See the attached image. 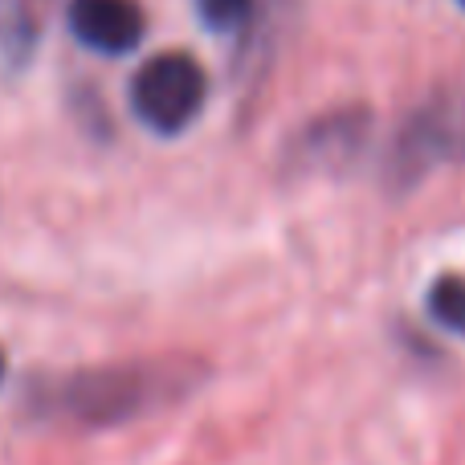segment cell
Segmentation results:
<instances>
[{
	"mask_svg": "<svg viewBox=\"0 0 465 465\" xmlns=\"http://www.w3.org/2000/svg\"><path fill=\"white\" fill-rule=\"evenodd\" d=\"M461 8H465V0H461Z\"/></svg>",
	"mask_w": 465,
	"mask_h": 465,
	"instance_id": "30bf717a",
	"label": "cell"
},
{
	"mask_svg": "<svg viewBox=\"0 0 465 465\" xmlns=\"http://www.w3.org/2000/svg\"><path fill=\"white\" fill-rule=\"evenodd\" d=\"M209 98L204 65L193 54H155L131 78V111L155 135H180L196 123Z\"/></svg>",
	"mask_w": 465,
	"mask_h": 465,
	"instance_id": "7a4b0ae2",
	"label": "cell"
},
{
	"mask_svg": "<svg viewBox=\"0 0 465 465\" xmlns=\"http://www.w3.org/2000/svg\"><path fill=\"white\" fill-rule=\"evenodd\" d=\"M425 306L437 327L465 339V273H441V278L429 286Z\"/></svg>",
	"mask_w": 465,
	"mask_h": 465,
	"instance_id": "8992f818",
	"label": "cell"
},
{
	"mask_svg": "<svg viewBox=\"0 0 465 465\" xmlns=\"http://www.w3.org/2000/svg\"><path fill=\"white\" fill-rule=\"evenodd\" d=\"M0 380H5V351H0Z\"/></svg>",
	"mask_w": 465,
	"mask_h": 465,
	"instance_id": "9c48e42d",
	"label": "cell"
},
{
	"mask_svg": "<svg viewBox=\"0 0 465 465\" xmlns=\"http://www.w3.org/2000/svg\"><path fill=\"white\" fill-rule=\"evenodd\" d=\"M209 368L188 355H152V360H119L103 368H82L49 384L37 396V409L49 417L74 420L82 429H111L139 420L155 409L180 404L204 384Z\"/></svg>",
	"mask_w": 465,
	"mask_h": 465,
	"instance_id": "6da1fadb",
	"label": "cell"
},
{
	"mask_svg": "<svg viewBox=\"0 0 465 465\" xmlns=\"http://www.w3.org/2000/svg\"><path fill=\"white\" fill-rule=\"evenodd\" d=\"M437 163H465V94H437L404 123L388 176L396 188H412Z\"/></svg>",
	"mask_w": 465,
	"mask_h": 465,
	"instance_id": "3957f363",
	"label": "cell"
},
{
	"mask_svg": "<svg viewBox=\"0 0 465 465\" xmlns=\"http://www.w3.org/2000/svg\"><path fill=\"white\" fill-rule=\"evenodd\" d=\"M363 135H368V114L360 111H339L331 119H319L302 131V139L294 143L290 160L302 163L306 172H339L360 155Z\"/></svg>",
	"mask_w": 465,
	"mask_h": 465,
	"instance_id": "5b68a950",
	"label": "cell"
},
{
	"mask_svg": "<svg viewBox=\"0 0 465 465\" xmlns=\"http://www.w3.org/2000/svg\"><path fill=\"white\" fill-rule=\"evenodd\" d=\"M37 45V21L25 8H8L0 13V65H25Z\"/></svg>",
	"mask_w": 465,
	"mask_h": 465,
	"instance_id": "52a82bcc",
	"label": "cell"
},
{
	"mask_svg": "<svg viewBox=\"0 0 465 465\" xmlns=\"http://www.w3.org/2000/svg\"><path fill=\"white\" fill-rule=\"evenodd\" d=\"M70 33L103 57H123L143 41V8L135 0H70Z\"/></svg>",
	"mask_w": 465,
	"mask_h": 465,
	"instance_id": "277c9868",
	"label": "cell"
},
{
	"mask_svg": "<svg viewBox=\"0 0 465 465\" xmlns=\"http://www.w3.org/2000/svg\"><path fill=\"white\" fill-rule=\"evenodd\" d=\"M196 13L213 33H232L249 21L253 0H196Z\"/></svg>",
	"mask_w": 465,
	"mask_h": 465,
	"instance_id": "ba28073f",
	"label": "cell"
}]
</instances>
